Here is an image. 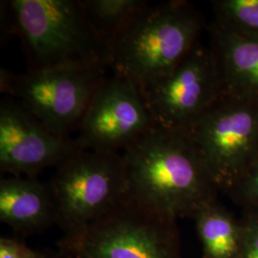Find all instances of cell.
<instances>
[{
    "mask_svg": "<svg viewBox=\"0 0 258 258\" xmlns=\"http://www.w3.org/2000/svg\"><path fill=\"white\" fill-rule=\"evenodd\" d=\"M129 197L174 219L190 218L220 192L182 131L155 126L123 152Z\"/></svg>",
    "mask_w": 258,
    "mask_h": 258,
    "instance_id": "1",
    "label": "cell"
},
{
    "mask_svg": "<svg viewBox=\"0 0 258 258\" xmlns=\"http://www.w3.org/2000/svg\"><path fill=\"white\" fill-rule=\"evenodd\" d=\"M27 71L110 68L111 48L93 28L81 0L8 1Z\"/></svg>",
    "mask_w": 258,
    "mask_h": 258,
    "instance_id": "2",
    "label": "cell"
},
{
    "mask_svg": "<svg viewBox=\"0 0 258 258\" xmlns=\"http://www.w3.org/2000/svg\"><path fill=\"white\" fill-rule=\"evenodd\" d=\"M208 26L183 0L147 3L111 47L110 69L143 87L168 74L200 43Z\"/></svg>",
    "mask_w": 258,
    "mask_h": 258,
    "instance_id": "3",
    "label": "cell"
},
{
    "mask_svg": "<svg viewBox=\"0 0 258 258\" xmlns=\"http://www.w3.org/2000/svg\"><path fill=\"white\" fill-rule=\"evenodd\" d=\"M58 249L62 258H183L177 220L130 197Z\"/></svg>",
    "mask_w": 258,
    "mask_h": 258,
    "instance_id": "4",
    "label": "cell"
},
{
    "mask_svg": "<svg viewBox=\"0 0 258 258\" xmlns=\"http://www.w3.org/2000/svg\"><path fill=\"white\" fill-rule=\"evenodd\" d=\"M50 184L64 236L84 231L129 197L122 153L81 149L56 167Z\"/></svg>",
    "mask_w": 258,
    "mask_h": 258,
    "instance_id": "5",
    "label": "cell"
},
{
    "mask_svg": "<svg viewBox=\"0 0 258 258\" xmlns=\"http://www.w3.org/2000/svg\"><path fill=\"white\" fill-rule=\"evenodd\" d=\"M184 133L227 194L258 156V103L223 94Z\"/></svg>",
    "mask_w": 258,
    "mask_h": 258,
    "instance_id": "6",
    "label": "cell"
},
{
    "mask_svg": "<svg viewBox=\"0 0 258 258\" xmlns=\"http://www.w3.org/2000/svg\"><path fill=\"white\" fill-rule=\"evenodd\" d=\"M140 89L156 126L182 132L223 95L212 50L201 43L168 74Z\"/></svg>",
    "mask_w": 258,
    "mask_h": 258,
    "instance_id": "7",
    "label": "cell"
},
{
    "mask_svg": "<svg viewBox=\"0 0 258 258\" xmlns=\"http://www.w3.org/2000/svg\"><path fill=\"white\" fill-rule=\"evenodd\" d=\"M105 67L27 71L18 75L10 98L61 137L78 130L92 97L107 77Z\"/></svg>",
    "mask_w": 258,
    "mask_h": 258,
    "instance_id": "8",
    "label": "cell"
},
{
    "mask_svg": "<svg viewBox=\"0 0 258 258\" xmlns=\"http://www.w3.org/2000/svg\"><path fill=\"white\" fill-rule=\"evenodd\" d=\"M155 126L138 85L112 73L94 94L75 140L84 150L122 153Z\"/></svg>",
    "mask_w": 258,
    "mask_h": 258,
    "instance_id": "9",
    "label": "cell"
},
{
    "mask_svg": "<svg viewBox=\"0 0 258 258\" xmlns=\"http://www.w3.org/2000/svg\"><path fill=\"white\" fill-rule=\"evenodd\" d=\"M81 148L76 140L53 133L13 98L0 103V171L18 177H37L60 166Z\"/></svg>",
    "mask_w": 258,
    "mask_h": 258,
    "instance_id": "10",
    "label": "cell"
},
{
    "mask_svg": "<svg viewBox=\"0 0 258 258\" xmlns=\"http://www.w3.org/2000/svg\"><path fill=\"white\" fill-rule=\"evenodd\" d=\"M0 221L24 235L57 225V204L50 182L37 177L1 178Z\"/></svg>",
    "mask_w": 258,
    "mask_h": 258,
    "instance_id": "11",
    "label": "cell"
},
{
    "mask_svg": "<svg viewBox=\"0 0 258 258\" xmlns=\"http://www.w3.org/2000/svg\"><path fill=\"white\" fill-rule=\"evenodd\" d=\"M207 29L223 94L258 103V37L235 33L215 21Z\"/></svg>",
    "mask_w": 258,
    "mask_h": 258,
    "instance_id": "12",
    "label": "cell"
},
{
    "mask_svg": "<svg viewBox=\"0 0 258 258\" xmlns=\"http://www.w3.org/2000/svg\"><path fill=\"white\" fill-rule=\"evenodd\" d=\"M192 220L203 258H237L241 243L239 217L218 199L202 207L194 214Z\"/></svg>",
    "mask_w": 258,
    "mask_h": 258,
    "instance_id": "13",
    "label": "cell"
},
{
    "mask_svg": "<svg viewBox=\"0 0 258 258\" xmlns=\"http://www.w3.org/2000/svg\"><path fill=\"white\" fill-rule=\"evenodd\" d=\"M147 3L142 0H81L93 28L110 48L131 19Z\"/></svg>",
    "mask_w": 258,
    "mask_h": 258,
    "instance_id": "14",
    "label": "cell"
},
{
    "mask_svg": "<svg viewBox=\"0 0 258 258\" xmlns=\"http://www.w3.org/2000/svg\"><path fill=\"white\" fill-rule=\"evenodd\" d=\"M216 23L235 33L258 37V0L212 1Z\"/></svg>",
    "mask_w": 258,
    "mask_h": 258,
    "instance_id": "15",
    "label": "cell"
},
{
    "mask_svg": "<svg viewBox=\"0 0 258 258\" xmlns=\"http://www.w3.org/2000/svg\"><path fill=\"white\" fill-rule=\"evenodd\" d=\"M226 194L241 210L258 208V156L239 181Z\"/></svg>",
    "mask_w": 258,
    "mask_h": 258,
    "instance_id": "16",
    "label": "cell"
},
{
    "mask_svg": "<svg viewBox=\"0 0 258 258\" xmlns=\"http://www.w3.org/2000/svg\"><path fill=\"white\" fill-rule=\"evenodd\" d=\"M241 243L237 258H258V208L242 209Z\"/></svg>",
    "mask_w": 258,
    "mask_h": 258,
    "instance_id": "17",
    "label": "cell"
},
{
    "mask_svg": "<svg viewBox=\"0 0 258 258\" xmlns=\"http://www.w3.org/2000/svg\"><path fill=\"white\" fill-rule=\"evenodd\" d=\"M0 258H48L46 255L29 248L25 243L15 238H0Z\"/></svg>",
    "mask_w": 258,
    "mask_h": 258,
    "instance_id": "18",
    "label": "cell"
},
{
    "mask_svg": "<svg viewBox=\"0 0 258 258\" xmlns=\"http://www.w3.org/2000/svg\"><path fill=\"white\" fill-rule=\"evenodd\" d=\"M18 75L12 73L7 68L1 66L0 68V92L11 96L16 84Z\"/></svg>",
    "mask_w": 258,
    "mask_h": 258,
    "instance_id": "19",
    "label": "cell"
}]
</instances>
